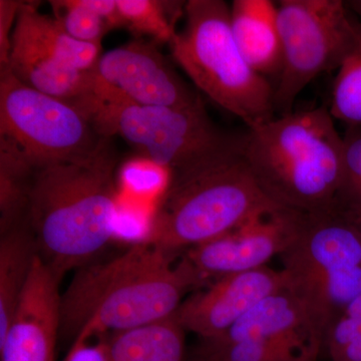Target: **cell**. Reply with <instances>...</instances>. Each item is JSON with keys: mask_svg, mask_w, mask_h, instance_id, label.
<instances>
[{"mask_svg": "<svg viewBox=\"0 0 361 361\" xmlns=\"http://www.w3.org/2000/svg\"><path fill=\"white\" fill-rule=\"evenodd\" d=\"M118 155L113 137L94 153L33 172L25 223L37 254L61 280L111 243L118 218Z\"/></svg>", "mask_w": 361, "mask_h": 361, "instance_id": "6da1fadb", "label": "cell"}, {"mask_svg": "<svg viewBox=\"0 0 361 361\" xmlns=\"http://www.w3.org/2000/svg\"><path fill=\"white\" fill-rule=\"evenodd\" d=\"M201 286L189 263L146 242L78 269L61 299V331L75 341L106 337L167 319Z\"/></svg>", "mask_w": 361, "mask_h": 361, "instance_id": "7a4b0ae2", "label": "cell"}, {"mask_svg": "<svg viewBox=\"0 0 361 361\" xmlns=\"http://www.w3.org/2000/svg\"><path fill=\"white\" fill-rule=\"evenodd\" d=\"M329 109L292 111L247 130L241 152L259 186L295 212H334L344 179L345 140Z\"/></svg>", "mask_w": 361, "mask_h": 361, "instance_id": "3957f363", "label": "cell"}, {"mask_svg": "<svg viewBox=\"0 0 361 361\" xmlns=\"http://www.w3.org/2000/svg\"><path fill=\"white\" fill-rule=\"evenodd\" d=\"M242 135L193 167L171 173L142 242L175 254L283 208L259 186L242 156Z\"/></svg>", "mask_w": 361, "mask_h": 361, "instance_id": "277c9868", "label": "cell"}, {"mask_svg": "<svg viewBox=\"0 0 361 361\" xmlns=\"http://www.w3.org/2000/svg\"><path fill=\"white\" fill-rule=\"evenodd\" d=\"M184 20L169 47L195 85L247 129L274 118V85L242 56L232 32L229 4L190 0L185 4Z\"/></svg>", "mask_w": 361, "mask_h": 361, "instance_id": "5b68a950", "label": "cell"}, {"mask_svg": "<svg viewBox=\"0 0 361 361\" xmlns=\"http://www.w3.org/2000/svg\"><path fill=\"white\" fill-rule=\"evenodd\" d=\"M281 256L287 288L325 338L361 293L360 230L337 211L302 213L295 238Z\"/></svg>", "mask_w": 361, "mask_h": 361, "instance_id": "8992f818", "label": "cell"}, {"mask_svg": "<svg viewBox=\"0 0 361 361\" xmlns=\"http://www.w3.org/2000/svg\"><path fill=\"white\" fill-rule=\"evenodd\" d=\"M77 108L102 137H122L140 157L170 173L186 170L238 141L214 125L203 99L184 108L146 106L90 96Z\"/></svg>", "mask_w": 361, "mask_h": 361, "instance_id": "52a82bcc", "label": "cell"}, {"mask_svg": "<svg viewBox=\"0 0 361 361\" xmlns=\"http://www.w3.org/2000/svg\"><path fill=\"white\" fill-rule=\"evenodd\" d=\"M281 73L274 87L275 111H293L299 94L318 75L338 70L355 42L358 21L341 0H280Z\"/></svg>", "mask_w": 361, "mask_h": 361, "instance_id": "ba28073f", "label": "cell"}, {"mask_svg": "<svg viewBox=\"0 0 361 361\" xmlns=\"http://www.w3.org/2000/svg\"><path fill=\"white\" fill-rule=\"evenodd\" d=\"M0 137L35 169L85 158L103 139L77 106L28 87L8 68H0Z\"/></svg>", "mask_w": 361, "mask_h": 361, "instance_id": "9c48e42d", "label": "cell"}, {"mask_svg": "<svg viewBox=\"0 0 361 361\" xmlns=\"http://www.w3.org/2000/svg\"><path fill=\"white\" fill-rule=\"evenodd\" d=\"M302 213L279 208L260 214L237 229L188 249L189 263L199 283L265 267L295 238Z\"/></svg>", "mask_w": 361, "mask_h": 361, "instance_id": "30bf717a", "label": "cell"}, {"mask_svg": "<svg viewBox=\"0 0 361 361\" xmlns=\"http://www.w3.org/2000/svg\"><path fill=\"white\" fill-rule=\"evenodd\" d=\"M156 44L135 40L103 52L92 70L94 78L116 97L139 106L184 108L201 101Z\"/></svg>", "mask_w": 361, "mask_h": 361, "instance_id": "8fae6325", "label": "cell"}, {"mask_svg": "<svg viewBox=\"0 0 361 361\" xmlns=\"http://www.w3.org/2000/svg\"><path fill=\"white\" fill-rule=\"evenodd\" d=\"M287 287L283 271L268 267L229 275L190 296L176 312L186 331L217 338L265 297Z\"/></svg>", "mask_w": 361, "mask_h": 361, "instance_id": "7c38bea8", "label": "cell"}, {"mask_svg": "<svg viewBox=\"0 0 361 361\" xmlns=\"http://www.w3.org/2000/svg\"><path fill=\"white\" fill-rule=\"evenodd\" d=\"M59 282L37 254L13 322L0 341V360H54L61 334Z\"/></svg>", "mask_w": 361, "mask_h": 361, "instance_id": "4fadbf2b", "label": "cell"}, {"mask_svg": "<svg viewBox=\"0 0 361 361\" xmlns=\"http://www.w3.org/2000/svg\"><path fill=\"white\" fill-rule=\"evenodd\" d=\"M252 339L283 342L318 353L324 343L305 306L287 287L265 297L225 334L204 344L219 346Z\"/></svg>", "mask_w": 361, "mask_h": 361, "instance_id": "5bb4252c", "label": "cell"}, {"mask_svg": "<svg viewBox=\"0 0 361 361\" xmlns=\"http://www.w3.org/2000/svg\"><path fill=\"white\" fill-rule=\"evenodd\" d=\"M230 18L235 40L248 65L267 80L278 78L283 51L277 2L234 0L230 6Z\"/></svg>", "mask_w": 361, "mask_h": 361, "instance_id": "9a60e30c", "label": "cell"}, {"mask_svg": "<svg viewBox=\"0 0 361 361\" xmlns=\"http://www.w3.org/2000/svg\"><path fill=\"white\" fill-rule=\"evenodd\" d=\"M4 68L28 87L73 104L94 94L92 71L82 73L66 68L16 30L8 65Z\"/></svg>", "mask_w": 361, "mask_h": 361, "instance_id": "2e32d148", "label": "cell"}, {"mask_svg": "<svg viewBox=\"0 0 361 361\" xmlns=\"http://www.w3.org/2000/svg\"><path fill=\"white\" fill-rule=\"evenodd\" d=\"M14 30L71 70L92 71L103 54L102 45L73 39L54 16L40 13L32 2L23 1Z\"/></svg>", "mask_w": 361, "mask_h": 361, "instance_id": "e0dca14e", "label": "cell"}, {"mask_svg": "<svg viewBox=\"0 0 361 361\" xmlns=\"http://www.w3.org/2000/svg\"><path fill=\"white\" fill-rule=\"evenodd\" d=\"M37 255L25 222L0 233V341L13 322Z\"/></svg>", "mask_w": 361, "mask_h": 361, "instance_id": "ac0fdd59", "label": "cell"}, {"mask_svg": "<svg viewBox=\"0 0 361 361\" xmlns=\"http://www.w3.org/2000/svg\"><path fill=\"white\" fill-rule=\"evenodd\" d=\"M185 332L176 314L106 338V361H183Z\"/></svg>", "mask_w": 361, "mask_h": 361, "instance_id": "d6986e66", "label": "cell"}, {"mask_svg": "<svg viewBox=\"0 0 361 361\" xmlns=\"http://www.w3.org/2000/svg\"><path fill=\"white\" fill-rule=\"evenodd\" d=\"M35 170L16 142L0 137V233L25 221L28 189Z\"/></svg>", "mask_w": 361, "mask_h": 361, "instance_id": "ffe728a7", "label": "cell"}, {"mask_svg": "<svg viewBox=\"0 0 361 361\" xmlns=\"http://www.w3.org/2000/svg\"><path fill=\"white\" fill-rule=\"evenodd\" d=\"M186 4V2H185ZM185 4L159 0H116L125 27L137 35H148L156 44H170L176 23L184 16Z\"/></svg>", "mask_w": 361, "mask_h": 361, "instance_id": "44dd1931", "label": "cell"}, {"mask_svg": "<svg viewBox=\"0 0 361 361\" xmlns=\"http://www.w3.org/2000/svg\"><path fill=\"white\" fill-rule=\"evenodd\" d=\"M330 113L348 125H361V23L353 47L337 70Z\"/></svg>", "mask_w": 361, "mask_h": 361, "instance_id": "7402d4cb", "label": "cell"}, {"mask_svg": "<svg viewBox=\"0 0 361 361\" xmlns=\"http://www.w3.org/2000/svg\"><path fill=\"white\" fill-rule=\"evenodd\" d=\"M49 4L54 18L73 39L102 45L111 28L94 8L92 0H52Z\"/></svg>", "mask_w": 361, "mask_h": 361, "instance_id": "603a6c76", "label": "cell"}, {"mask_svg": "<svg viewBox=\"0 0 361 361\" xmlns=\"http://www.w3.org/2000/svg\"><path fill=\"white\" fill-rule=\"evenodd\" d=\"M324 343L331 361H361V293L330 326Z\"/></svg>", "mask_w": 361, "mask_h": 361, "instance_id": "cb8c5ba5", "label": "cell"}, {"mask_svg": "<svg viewBox=\"0 0 361 361\" xmlns=\"http://www.w3.org/2000/svg\"><path fill=\"white\" fill-rule=\"evenodd\" d=\"M337 211H361V135L345 140L344 179Z\"/></svg>", "mask_w": 361, "mask_h": 361, "instance_id": "d4e9b609", "label": "cell"}, {"mask_svg": "<svg viewBox=\"0 0 361 361\" xmlns=\"http://www.w3.org/2000/svg\"><path fill=\"white\" fill-rule=\"evenodd\" d=\"M21 4L23 1L16 0H0V68L8 65L11 37Z\"/></svg>", "mask_w": 361, "mask_h": 361, "instance_id": "484cf974", "label": "cell"}, {"mask_svg": "<svg viewBox=\"0 0 361 361\" xmlns=\"http://www.w3.org/2000/svg\"><path fill=\"white\" fill-rule=\"evenodd\" d=\"M63 361H106V337L73 341Z\"/></svg>", "mask_w": 361, "mask_h": 361, "instance_id": "4316f807", "label": "cell"}, {"mask_svg": "<svg viewBox=\"0 0 361 361\" xmlns=\"http://www.w3.org/2000/svg\"><path fill=\"white\" fill-rule=\"evenodd\" d=\"M341 213L344 218H346L349 222L353 223L356 226L361 232V211H356V212H338Z\"/></svg>", "mask_w": 361, "mask_h": 361, "instance_id": "83f0119b", "label": "cell"}, {"mask_svg": "<svg viewBox=\"0 0 361 361\" xmlns=\"http://www.w3.org/2000/svg\"><path fill=\"white\" fill-rule=\"evenodd\" d=\"M348 6L351 7L353 9V11H355L356 13L361 18V0H355V1H349L348 2Z\"/></svg>", "mask_w": 361, "mask_h": 361, "instance_id": "f1b7e54d", "label": "cell"}]
</instances>
